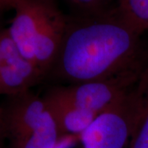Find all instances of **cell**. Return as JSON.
<instances>
[{
	"label": "cell",
	"mask_w": 148,
	"mask_h": 148,
	"mask_svg": "<svg viewBox=\"0 0 148 148\" xmlns=\"http://www.w3.org/2000/svg\"><path fill=\"white\" fill-rule=\"evenodd\" d=\"M140 37L115 10L68 19L49 73L70 84L138 76L148 59Z\"/></svg>",
	"instance_id": "6da1fadb"
},
{
	"label": "cell",
	"mask_w": 148,
	"mask_h": 148,
	"mask_svg": "<svg viewBox=\"0 0 148 148\" xmlns=\"http://www.w3.org/2000/svg\"><path fill=\"white\" fill-rule=\"evenodd\" d=\"M137 108L135 87L119 103L99 114L79 136L83 148H127Z\"/></svg>",
	"instance_id": "7a4b0ae2"
},
{
	"label": "cell",
	"mask_w": 148,
	"mask_h": 148,
	"mask_svg": "<svg viewBox=\"0 0 148 148\" xmlns=\"http://www.w3.org/2000/svg\"><path fill=\"white\" fill-rule=\"evenodd\" d=\"M140 75L60 86L49 91L73 106L99 115L119 103L132 90Z\"/></svg>",
	"instance_id": "3957f363"
},
{
	"label": "cell",
	"mask_w": 148,
	"mask_h": 148,
	"mask_svg": "<svg viewBox=\"0 0 148 148\" xmlns=\"http://www.w3.org/2000/svg\"><path fill=\"white\" fill-rule=\"evenodd\" d=\"M0 95L12 96L39 84L46 75L26 58L12 40L8 29L0 31Z\"/></svg>",
	"instance_id": "277c9868"
},
{
	"label": "cell",
	"mask_w": 148,
	"mask_h": 148,
	"mask_svg": "<svg viewBox=\"0 0 148 148\" xmlns=\"http://www.w3.org/2000/svg\"><path fill=\"white\" fill-rule=\"evenodd\" d=\"M2 109V121L10 143L25 138L40 123L47 110L44 97L32 90L8 96Z\"/></svg>",
	"instance_id": "5b68a950"
},
{
	"label": "cell",
	"mask_w": 148,
	"mask_h": 148,
	"mask_svg": "<svg viewBox=\"0 0 148 148\" xmlns=\"http://www.w3.org/2000/svg\"><path fill=\"white\" fill-rule=\"evenodd\" d=\"M57 5L53 0H18L8 32L21 54L34 62V42Z\"/></svg>",
	"instance_id": "8992f818"
},
{
	"label": "cell",
	"mask_w": 148,
	"mask_h": 148,
	"mask_svg": "<svg viewBox=\"0 0 148 148\" xmlns=\"http://www.w3.org/2000/svg\"><path fill=\"white\" fill-rule=\"evenodd\" d=\"M63 136H78L86 131L97 118V114L73 106L51 94L49 90L43 96Z\"/></svg>",
	"instance_id": "52a82bcc"
},
{
	"label": "cell",
	"mask_w": 148,
	"mask_h": 148,
	"mask_svg": "<svg viewBox=\"0 0 148 148\" xmlns=\"http://www.w3.org/2000/svg\"><path fill=\"white\" fill-rule=\"evenodd\" d=\"M137 109L127 148H148V59L136 84Z\"/></svg>",
	"instance_id": "ba28073f"
},
{
	"label": "cell",
	"mask_w": 148,
	"mask_h": 148,
	"mask_svg": "<svg viewBox=\"0 0 148 148\" xmlns=\"http://www.w3.org/2000/svg\"><path fill=\"white\" fill-rule=\"evenodd\" d=\"M63 137L57 123L47 107L40 123L25 138L10 143V147L55 148Z\"/></svg>",
	"instance_id": "9c48e42d"
},
{
	"label": "cell",
	"mask_w": 148,
	"mask_h": 148,
	"mask_svg": "<svg viewBox=\"0 0 148 148\" xmlns=\"http://www.w3.org/2000/svg\"><path fill=\"white\" fill-rule=\"evenodd\" d=\"M115 11L137 34L148 31V0H119Z\"/></svg>",
	"instance_id": "30bf717a"
},
{
	"label": "cell",
	"mask_w": 148,
	"mask_h": 148,
	"mask_svg": "<svg viewBox=\"0 0 148 148\" xmlns=\"http://www.w3.org/2000/svg\"><path fill=\"white\" fill-rule=\"evenodd\" d=\"M77 142H80L78 136L65 135L60 139L55 148H72Z\"/></svg>",
	"instance_id": "8fae6325"
},
{
	"label": "cell",
	"mask_w": 148,
	"mask_h": 148,
	"mask_svg": "<svg viewBox=\"0 0 148 148\" xmlns=\"http://www.w3.org/2000/svg\"><path fill=\"white\" fill-rule=\"evenodd\" d=\"M69 1L82 7L92 8L97 4H99L102 0H69Z\"/></svg>",
	"instance_id": "7c38bea8"
},
{
	"label": "cell",
	"mask_w": 148,
	"mask_h": 148,
	"mask_svg": "<svg viewBox=\"0 0 148 148\" xmlns=\"http://www.w3.org/2000/svg\"><path fill=\"white\" fill-rule=\"evenodd\" d=\"M18 0H0V11L13 9Z\"/></svg>",
	"instance_id": "4fadbf2b"
},
{
	"label": "cell",
	"mask_w": 148,
	"mask_h": 148,
	"mask_svg": "<svg viewBox=\"0 0 148 148\" xmlns=\"http://www.w3.org/2000/svg\"><path fill=\"white\" fill-rule=\"evenodd\" d=\"M5 138V132H4L3 121H2V109L0 106V148H3V140Z\"/></svg>",
	"instance_id": "5bb4252c"
},
{
	"label": "cell",
	"mask_w": 148,
	"mask_h": 148,
	"mask_svg": "<svg viewBox=\"0 0 148 148\" xmlns=\"http://www.w3.org/2000/svg\"><path fill=\"white\" fill-rule=\"evenodd\" d=\"M1 64H2V59H1V54H0V67H1Z\"/></svg>",
	"instance_id": "9a60e30c"
}]
</instances>
